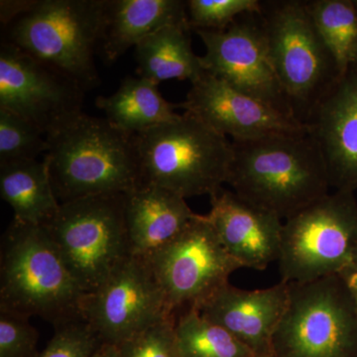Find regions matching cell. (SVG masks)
<instances>
[{"label":"cell","instance_id":"obj_1","mask_svg":"<svg viewBox=\"0 0 357 357\" xmlns=\"http://www.w3.org/2000/svg\"><path fill=\"white\" fill-rule=\"evenodd\" d=\"M231 142L227 184L256 208L287 220L328 194L325 159L309 128Z\"/></svg>","mask_w":357,"mask_h":357},{"label":"cell","instance_id":"obj_2","mask_svg":"<svg viewBox=\"0 0 357 357\" xmlns=\"http://www.w3.org/2000/svg\"><path fill=\"white\" fill-rule=\"evenodd\" d=\"M46 138L44 158L60 204L128 194L141 184L135 135L105 119L83 112Z\"/></svg>","mask_w":357,"mask_h":357},{"label":"cell","instance_id":"obj_3","mask_svg":"<svg viewBox=\"0 0 357 357\" xmlns=\"http://www.w3.org/2000/svg\"><path fill=\"white\" fill-rule=\"evenodd\" d=\"M0 311L40 317L58 326L82 318L86 294L43 225L13 220L0 257Z\"/></svg>","mask_w":357,"mask_h":357},{"label":"cell","instance_id":"obj_4","mask_svg":"<svg viewBox=\"0 0 357 357\" xmlns=\"http://www.w3.org/2000/svg\"><path fill=\"white\" fill-rule=\"evenodd\" d=\"M268 56L294 119L307 126L342 77L306 0L262 1L258 13Z\"/></svg>","mask_w":357,"mask_h":357},{"label":"cell","instance_id":"obj_5","mask_svg":"<svg viewBox=\"0 0 357 357\" xmlns=\"http://www.w3.org/2000/svg\"><path fill=\"white\" fill-rule=\"evenodd\" d=\"M141 184L188 199L222 189L234 159L231 140L184 112L135 135Z\"/></svg>","mask_w":357,"mask_h":357},{"label":"cell","instance_id":"obj_6","mask_svg":"<svg viewBox=\"0 0 357 357\" xmlns=\"http://www.w3.org/2000/svg\"><path fill=\"white\" fill-rule=\"evenodd\" d=\"M107 0H37L7 26L6 42L86 89L100 84V49Z\"/></svg>","mask_w":357,"mask_h":357},{"label":"cell","instance_id":"obj_7","mask_svg":"<svg viewBox=\"0 0 357 357\" xmlns=\"http://www.w3.org/2000/svg\"><path fill=\"white\" fill-rule=\"evenodd\" d=\"M43 227L86 295L102 287L131 258L126 194L66 202Z\"/></svg>","mask_w":357,"mask_h":357},{"label":"cell","instance_id":"obj_8","mask_svg":"<svg viewBox=\"0 0 357 357\" xmlns=\"http://www.w3.org/2000/svg\"><path fill=\"white\" fill-rule=\"evenodd\" d=\"M356 251L354 192L335 190L283 222L281 281L303 284L337 275Z\"/></svg>","mask_w":357,"mask_h":357},{"label":"cell","instance_id":"obj_9","mask_svg":"<svg viewBox=\"0 0 357 357\" xmlns=\"http://www.w3.org/2000/svg\"><path fill=\"white\" fill-rule=\"evenodd\" d=\"M273 357H357V312L337 275L290 284Z\"/></svg>","mask_w":357,"mask_h":357},{"label":"cell","instance_id":"obj_10","mask_svg":"<svg viewBox=\"0 0 357 357\" xmlns=\"http://www.w3.org/2000/svg\"><path fill=\"white\" fill-rule=\"evenodd\" d=\"M143 261L174 314L198 307L243 268L220 243L206 215L198 213L172 243Z\"/></svg>","mask_w":357,"mask_h":357},{"label":"cell","instance_id":"obj_11","mask_svg":"<svg viewBox=\"0 0 357 357\" xmlns=\"http://www.w3.org/2000/svg\"><path fill=\"white\" fill-rule=\"evenodd\" d=\"M84 89L58 70L4 41L0 49V109L44 134L83 114Z\"/></svg>","mask_w":357,"mask_h":357},{"label":"cell","instance_id":"obj_12","mask_svg":"<svg viewBox=\"0 0 357 357\" xmlns=\"http://www.w3.org/2000/svg\"><path fill=\"white\" fill-rule=\"evenodd\" d=\"M196 33L206 46L202 61L206 73L294 119L270 62L258 13L241 16L222 31Z\"/></svg>","mask_w":357,"mask_h":357},{"label":"cell","instance_id":"obj_13","mask_svg":"<svg viewBox=\"0 0 357 357\" xmlns=\"http://www.w3.org/2000/svg\"><path fill=\"white\" fill-rule=\"evenodd\" d=\"M167 316L169 311L146 263L128 261L96 292L86 296L82 318L102 344L119 345Z\"/></svg>","mask_w":357,"mask_h":357},{"label":"cell","instance_id":"obj_14","mask_svg":"<svg viewBox=\"0 0 357 357\" xmlns=\"http://www.w3.org/2000/svg\"><path fill=\"white\" fill-rule=\"evenodd\" d=\"M178 107L230 140L253 139L307 128L208 73L192 84Z\"/></svg>","mask_w":357,"mask_h":357},{"label":"cell","instance_id":"obj_15","mask_svg":"<svg viewBox=\"0 0 357 357\" xmlns=\"http://www.w3.org/2000/svg\"><path fill=\"white\" fill-rule=\"evenodd\" d=\"M289 294L290 284L283 281L252 291L227 283L196 309L234 335L255 356H272V338L287 307Z\"/></svg>","mask_w":357,"mask_h":357},{"label":"cell","instance_id":"obj_16","mask_svg":"<svg viewBox=\"0 0 357 357\" xmlns=\"http://www.w3.org/2000/svg\"><path fill=\"white\" fill-rule=\"evenodd\" d=\"M325 159L331 187L357 190V66L338 79L307 122Z\"/></svg>","mask_w":357,"mask_h":357},{"label":"cell","instance_id":"obj_17","mask_svg":"<svg viewBox=\"0 0 357 357\" xmlns=\"http://www.w3.org/2000/svg\"><path fill=\"white\" fill-rule=\"evenodd\" d=\"M206 215L220 243L241 267L265 270L280 257V218L222 189L211 197Z\"/></svg>","mask_w":357,"mask_h":357},{"label":"cell","instance_id":"obj_18","mask_svg":"<svg viewBox=\"0 0 357 357\" xmlns=\"http://www.w3.org/2000/svg\"><path fill=\"white\" fill-rule=\"evenodd\" d=\"M196 215L182 197L157 185H138L126 194L131 257H151L172 243Z\"/></svg>","mask_w":357,"mask_h":357},{"label":"cell","instance_id":"obj_19","mask_svg":"<svg viewBox=\"0 0 357 357\" xmlns=\"http://www.w3.org/2000/svg\"><path fill=\"white\" fill-rule=\"evenodd\" d=\"M188 22L182 0H107L100 56L114 64L142 40L171 24Z\"/></svg>","mask_w":357,"mask_h":357},{"label":"cell","instance_id":"obj_20","mask_svg":"<svg viewBox=\"0 0 357 357\" xmlns=\"http://www.w3.org/2000/svg\"><path fill=\"white\" fill-rule=\"evenodd\" d=\"M189 23L161 28L135 47L137 76L155 84L168 79L198 81L206 74L202 57L194 53Z\"/></svg>","mask_w":357,"mask_h":357},{"label":"cell","instance_id":"obj_21","mask_svg":"<svg viewBox=\"0 0 357 357\" xmlns=\"http://www.w3.org/2000/svg\"><path fill=\"white\" fill-rule=\"evenodd\" d=\"M96 105L114 128L133 135L175 121L181 115L175 112L178 105L166 100L157 84L138 76L126 77L112 96H98Z\"/></svg>","mask_w":357,"mask_h":357},{"label":"cell","instance_id":"obj_22","mask_svg":"<svg viewBox=\"0 0 357 357\" xmlns=\"http://www.w3.org/2000/svg\"><path fill=\"white\" fill-rule=\"evenodd\" d=\"M0 195L13 208V220L25 225H46L61 206L45 158L0 165Z\"/></svg>","mask_w":357,"mask_h":357},{"label":"cell","instance_id":"obj_23","mask_svg":"<svg viewBox=\"0 0 357 357\" xmlns=\"http://www.w3.org/2000/svg\"><path fill=\"white\" fill-rule=\"evenodd\" d=\"M306 3L314 25L344 76L357 66V6L354 0H306Z\"/></svg>","mask_w":357,"mask_h":357},{"label":"cell","instance_id":"obj_24","mask_svg":"<svg viewBox=\"0 0 357 357\" xmlns=\"http://www.w3.org/2000/svg\"><path fill=\"white\" fill-rule=\"evenodd\" d=\"M176 338L181 357H255L222 326L189 307L176 314Z\"/></svg>","mask_w":357,"mask_h":357},{"label":"cell","instance_id":"obj_25","mask_svg":"<svg viewBox=\"0 0 357 357\" xmlns=\"http://www.w3.org/2000/svg\"><path fill=\"white\" fill-rule=\"evenodd\" d=\"M47 149L46 136L36 126L0 109V165L38 159Z\"/></svg>","mask_w":357,"mask_h":357},{"label":"cell","instance_id":"obj_26","mask_svg":"<svg viewBox=\"0 0 357 357\" xmlns=\"http://www.w3.org/2000/svg\"><path fill=\"white\" fill-rule=\"evenodd\" d=\"M261 4V0H189L188 23L195 31H222L241 16L259 13Z\"/></svg>","mask_w":357,"mask_h":357},{"label":"cell","instance_id":"obj_27","mask_svg":"<svg viewBox=\"0 0 357 357\" xmlns=\"http://www.w3.org/2000/svg\"><path fill=\"white\" fill-rule=\"evenodd\" d=\"M176 316H167L116 347L117 357H181L175 333Z\"/></svg>","mask_w":357,"mask_h":357},{"label":"cell","instance_id":"obj_28","mask_svg":"<svg viewBox=\"0 0 357 357\" xmlns=\"http://www.w3.org/2000/svg\"><path fill=\"white\" fill-rule=\"evenodd\" d=\"M55 328L53 337L38 357H89L102 344L83 318Z\"/></svg>","mask_w":357,"mask_h":357},{"label":"cell","instance_id":"obj_29","mask_svg":"<svg viewBox=\"0 0 357 357\" xmlns=\"http://www.w3.org/2000/svg\"><path fill=\"white\" fill-rule=\"evenodd\" d=\"M38 337L29 318L0 311V357H38Z\"/></svg>","mask_w":357,"mask_h":357},{"label":"cell","instance_id":"obj_30","mask_svg":"<svg viewBox=\"0 0 357 357\" xmlns=\"http://www.w3.org/2000/svg\"><path fill=\"white\" fill-rule=\"evenodd\" d=\"M37 0H1L0 1V20L2 25L9 26L14 21L28 13L36 4Z\"/></svg>","mask_w":357,"mask_h":357},{"label":"cell","instance_id":"obj_31","mask_svg":"<svg viewBox=\"0 0 357 357\" xmlns=\"http://www.w3.org/2000/svg\"><path fill=\"white\" fill-rule=\"evenodd\" d=\"M337 276L347 289L357 312V251L351 261L337 274Z\"/></svg>","mask_w":357,"mask_h":357},{"label":"cell","instance_id":"obj_32","mask_svg":"<svg viewBox=\"0 0 357 357\" xmlns=\"http://www.w3.org/2000/svg\"><path fill=\"white\" fill-rule=\"evenodd\" d=\"M89 357H117L115 345L100 344Z\"/></svg>","mask_w":357,"mask_h":357},{"label":"cell","instance_id":"obj_33","mask_svg":"<svg viewBox=\"0 0 357 357\" xmlns=\"http://www.w3.org/2000/svg\"><path fill=\"white\" fill-rule=\"evenodd\" d=\"M255 357H273L272 356H255Z\"/></svg>","mask_w":357,"mask_h":357},{"label":"cell","instance_id":"obj_34","mask_svg":"<svg viewBox=\"0 0 357 357\" xmlns=\"http://www.w3.org/2000/svg\"><path fill=\"white\" fill-rule=\"evenodd\" d=\"M354 3H356L357 6V0H354Z\"/></svg>","mask_w":357,"mask_h":357}]
</instances>
